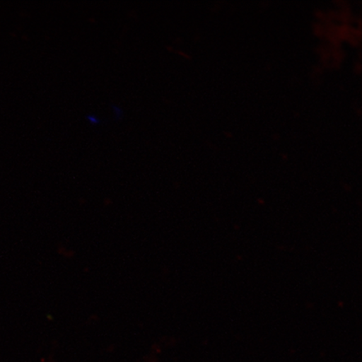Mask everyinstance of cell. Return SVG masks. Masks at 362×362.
I'll use <instances>...</instances> for the list:
<instances>
[]
</instances>
